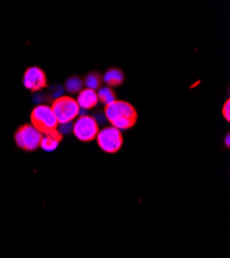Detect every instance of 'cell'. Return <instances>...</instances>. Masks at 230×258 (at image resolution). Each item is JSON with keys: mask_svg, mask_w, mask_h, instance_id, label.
Instances as JSON below:
<instances>
[{"mask_svg": "<svg viewBox=\"0 0 230 258\" xmlns=\"http://www.w3.org/2000/svg\"><path fill=\"white\" fill-rule=\"evenodd\" d=\"M51 110L53 111L58 124L71 122L80 113V106L75 99L69 96H61L54 100Z\"/></svg>", "mask_w": 230, "mask_h": 258, "instance_id": "3957f363", "label": "cell"}, {"mask_svg": "<svg viewBox=\"0 0 230 258\" xmlns=\"http://www.w3.org/2000/svg\"><path fill=\"white\" fill-rule=\"evenodd\" d=\"M72 128H73V124L71 122H67L63 124H59V126L57 127V131L63 136V135L70 134L72 132Z\"/></svg>", "mask_w": 230, "mask_h": 258, "instance_id": "2e32d148", "label": "cell"}, {"mask_svg": "<svg viewBox=\"0 0 230 258\" xmlns=\"http://www.w3.org/2000/svg\"><path fill=\"white\" fill-rule=\"evenodd\" d=\"M101 83H102V79H101V77L98 73L92 72V73H90L86 76L85 85L87 86L88 89H91V90L95 91L96 89L100 88Z\"/></svg>", "mask_w": 230, "mask_h": 258, "instance_id": "7c38bea8", "label": "cell"}, {"mask_svg": "<svg viewBox=\"0 0 230 258\" xmlns=\"http://www.w3.org/2000/svg\"><path fill=\"white\" fill-rule=\"evenodd\" d=\"M46 94L52 101H54L62 96V94H63V89H62L60 85H54V86H51Z\"/></svg>", "mask_w": 230, "mask_h": 258, "instance_id": "5bb4252c", "label": "cell"}, {"mask_svg": "<svg viewBox=\"0 0 230 258\" xmlns=\"http://www.w3.org/2000/svg\"><path fill=\"white\" fill-rule=\"evenodd\" d=\"M62 139H63V136H62L58 131H55L52 134L45 135L43 140H41L40 147L47 152H52L58 147Z\"/></svg>", "mask_w": 230, "mask_h": 258, "instance_id": "9c48e42d", "label": "cell"}, {"mask_svg": "<svg viewBox=\"0 0 230 258\" xmlns=\"http://www.w3.org/2000/svg\"><path fill=\"white\" fill-rule=\"evenodd\" d=\"M84 86V81L81 80L79 77H71L66 80L65 82V88L70 93H78L81 92Z\"/></svg>", "mask_w": 230, "mask_h": 258, "instance_id": "4fadbf2b", "label": "cell"}, {"mask_svg": "<svg viewBox=\"0 0 230 258\" xmlns=\"http://www.w3.org/2000/svg\"><path fill=\"white\" fill-rule=\"evenodd\" d=\"M222 114H223L224 118L229 122L230 121V100L229 99L226 100V102L224 103Z\"/></svg>", "mask_w": 230, "mask_h": 258, "instance_id": "e0dca14e", "label": "cell"}, {"mask_svg": "<svg viewBox=\"0 0 230 258\" xmlns=\"http://www.w3.org/2000/svg\"><path fill=\"white\" fill-rule=\"evenodd\" d=\"M107 120L117 129H129L137 121V112L129 102L115 100L104 107Z\"/></svg>", "mask_w": 230, "mask_h": 258, "instance_id": "6da1fadb", "label": "cell"}, {"mask_svg": "<svg viewBox=\"0 0 230 258\" xmlns=\"http://www.w3.org/2000/svg\"><path fill=\"white\" fill-rule=\"evenodd\" d=\"M34 103L40 105V103H53V101L48 97V95L46 93H43V92H36L33 94V97H32Z\"/></svg>", "mask_w": 230, "mask_h": 258, "instance_id": "9a60e30c", "label": "cell"}, {"mask_svg": "<svg viewBox=\"0 0 230 258\" xmlns=\"http://www.w3.org/2000/svg\"><path fill=\"white\" fill-rule=\"evenodd\" d=\"M98 146L107 153H116L123 145V137L119 129L104 127L97 135Z\"/></svg>", "mask_w": 230, "mask_h": 258, "instance_id": "5b68a950", "label": "cell"}, {"mask_svg": "<svg viewBox=\"0 0 230 258\" xmlns=\"http://www.w3.org/2000/svg\"><path fill=\"white\" fill-rule=\"evenodd\" d=\"M93 118L95 119V121H96L97 123H104V122L107 121L106 115H102V114H96Z\"/></svg>", "mask_w": 230, "mask_h": 258, "instance_id": "ac0fdd59", "label": "cell"}, {"mask_svg": "<svg viewBox=\"0 0 230 258\" xmlns=\"http://www.w3.org/2000/svg\"><path fill=\"white\" fill-rule=\"evenodd\" d=\"M72 132L80 141L91 142L99 133V125L93 117L82 116L73 124Z\"/></svg>", "mask_w": 230, "mask_h": 258, "instance_id": "8992f818", "label": "cell"}, {"mask_svg": "<svg viewBox=\"0 0 230 258\" xmlns=\"http://www.w3.org/2000/svg\"><path fill=\"white\" fill-rule=\"evenodd\" d=\"M76 102L83 110H90L98 103V96L94 90L84 89L80 92Z\"/></svg>", "mask_w": 230, "mask_h": 258, "instance_id": "ba28073f", "label": "cell"}, {"mask_svg": "<svg viewBox=\"0 0 230 258\" xmlns=\"http://www.w3.org/2000/svg\"><path fill=\"white\" fill-rule=\"evenodd\" d=\"M225 145H226L227 148H229V146H230V136H229V134L225 138Z\"/></svg>", "mask_w": 230, "mask_h": 258, "instance_id": "d6986e66", "label": "cell"}, {"mask_svg": "<svg viewBox=\"0 0 230 258\" xmlns=\"http://www.w3.org/2000/svg\"><path fill=\"white\" fill-rule=\"evenodd\" d=\"M23 84L25 86V88L33 92L39 91L43 88L47 87L46 74L39 68H36V67L30 68L24 74Z\"/></svg>", "mask_w": 230, "mask_h": 258, "instance_id": "52a82bcc", "label": "cell"}, {"mask_svg": "<svg viewBox=\"0 0 230 258\" xmlns=\"http://www.w3.org/2000/svg\"><path fill=\"white\" fill-rule=\"evenodd\" d=\"M98 100H100L104 104H110L116 100V94L110 87H102L99 89L98 93Z\"/></svg>", "mask_w": 230, "mask_h": 258, "instance_id": "8fae6325", "label": "cell"}, {"mask_svg": "<svg viewBox=\"0 0 230 258\" xmlns=\"http://www.w3.org/2000/svg\"><path fill=\"white\" fill-rule=\"evenodd\" d=\"M31 123L32 126L43 135L52 134L57 131L58 127V121L53 111L46 104H40L34 107L31 113Z\"/></svg>", "mask_w": 230, "mask_h": 258, "instance_id": "7a4b0ae2", "label": "cell"}, {"mask_svg": "<svg viewBox=\"0 0 230 258\" xmlns=\"http://www.w3.org/2000/svg\"><path fill=\"white\" fill-rule=\"evenodd\" d=\"M43 138V134H40L36 128L29 124L21 126L15 135L17 146L25 151L36 150L40 146Z\"/></svg>", "mask_w": 230, "mask_h": 258, "instance_id": "277c9868", "label": "cell"}, {"mask_svg": "<svg viewBox=\"0 0 230 258\" xmlns=\"http://www.w3.org/2000/svg\"><path fill=\"white\" fill-rule=\"evenodd\" d=\"M103 81L111 87H117L124 82V74L119 69H111L104 74Z\"/></svg>", "mask_w": 230, "mask_h": 258, "instance_id": "30bf717a", "label": "cell"}]
</instances>
